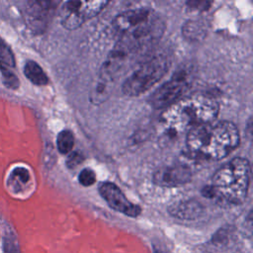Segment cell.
Segmentation results:
<instances>
[{
	"label": "cell",
	"mask_w": 253,
	"mask_h": 253,
	"mask_svg": "<svg viewBox=\"0 0 253 253\" xmlns=\"http://www.w3.org/2000/svg\"><path fill=\"white\" fill-rule=\"evenodd\" d=\"M165 25L152 10L138 8L119 14L112 23L117 43L136 57L162 36Z\"/></svg>",
	"instance_id": "cell-1"
},
{
	"label": "cell",
	"mask_w": 253,
	"mask_h": 253,
	"mask_svg": "<svg viewBox=\"0 0 253 253\" xmlns=\"http://www.w3.org/2000/svg\"><path fill=\"white\" fill-rule=\"evenodd\" d=\"M240 141L237 126L228 121H211L190 131L186 137L188 149L206 159L219 160L235 149Z\"/></svg>",
	"instance_id": "cell-2"
},
{
	"label": "cell",
	"mask_w": 253,
	"mask_h": 253,
	"mask_svg": "<svg viewBox=\"0 0 253 253\" xmlns=\"http://www.w3.org/2000/svg\"><path fill=\"white\" fill-rule=\"evenodd\" d=\"M250 181V164L247 159L236 157L216 170L211 184L203 195L220 205L237 206L244 202Z\"/></svg>",
	"instance_id": "cell-3"
},
{
	"label": "cell",
	"mask_w": 253,
	"mask_h": 253,
	"mask_svg": "<svg viewBox=\"0 0 253 253\" xmlns=\"http://www.w3.org/2000/svg\"><path fill=\"white\" fill-rule=\"evenodd\" d=\"M217 102L209 96L194 95L178 100L161 116V124L171 131L182 132L214 121L218 115Z\"/></svg>",
	"instance_id": "cell-4"
},
{
	"label": "cell",
	"mask_w": 253,
	"mask_h": 253,
	"mask_svg": "<svg viewBox=\"0 0 253 253\" xmlns=\"http://www.w3.org/2000/svg\"><path fill=\"white\" fill-rule=\"evenodd\" d=\"M170 60L165 53H157L139 64L123 83V92L127 96H138L149 90L167 72Z\"/></svg>",
	"instance_id": "cell-5"
},
{
	"label": "cell",
	"mask_w": 253,
	"mask_h": 253,
	"mask_svg": "<svg viewBox=\"0 0 253 253\" xmlns=\"http://www.w3.org/2000/svg\"><path fill=\"white\" fill-rule=\"evenodd\" d=\"M108 1H67L59 8V20L67 30H75L100 13Z\"/></svg>",
	"instance_id": "cell-6"
},
{
	"label": "cell",
	"mask_w": 253,
	"mask_h": 253,
	"mask_svg": "<svg viewBox=\"0 0 253 253\" xmlns=\"http://www.w3.org/2000/svg\"><path fill=\"white\" fill-rule=\"evenodd\" d=\"M191 83V72L179 69L163 85H161L149 98V104L154 109L168 108L188 90Z\"/></svg>",
	"instance_id": "cell-7"
},
{
	"label": "cell",
	"mask_w": 253,
	"mask_h": 253,
	"mask_svg": "<svg viewBox=\"0 0 253 253\" xmlns=\"http://www.w3.org/2000/svg\"><path fill=\"white\" fill-rule=\"evenodd\" d=\"M99 193L107 204L115 211L127 216L136 217L140 214L141 209L130 203L121 189L112 182H104L99 186Z\"/></svg>",
	"instance_id": "cell-8"
},
{
	"label": "cell",
	"mask_w": 253,
	"mask_h": 253,
	"mask_svg": "<svg viewBox=\"0 0 253 253\" xmlns=\"http://www.w3.org/2000/svg\"><path fill=\"white\" fill-rule=\"evenodd\" d=\"M192 172L190 168L183 164L166 166L154 173L153 181L162 187H178L191 180Z\"/></svg>",
	"instance_id": "cell-9"
},
{
	"label": "cell",
	"mask_w": 253,
	"mask_h": 253,
	"mask_svg": "<svg viewBox=\"0 0 253 253\" xmlns=\"http://www.w3.org/2000/svg\"><path fill=\"white\" fill-rule=\"evenodd\" d=\"M54 2H29L27 18L29 24L35 30H43L55 7Z\"/></svg>",
	"instance_id": "cell-10"
},
{
	"label": "cell",
	"mask_w": 253,
	"mask_h": 253,
	"mask_svg": "<svg viewBox=\"0 0 253 253\" xmlns=\"http://www.w3.org/2000/svg\"><path fill=\"white\" fill-rule=\"evenodd\" d=\"M203 211L202 206L196 201L181 202L177 205H173L169 209V212L179 218L193 219L197 218Z\"/></svg>",
	"instance_id": "cell-11"
},
{
	"label": "cell",
	"mask_w": 253,
	"mask_h": 253,
	"mask_svg": "<svg viewBox=\"0 0 253 253\" xmlns=\"http://www.w3.org/2000/svg\"><path fill=\"white\" fill-rule=\"evenodd\" d=\"M31 183V174L25 167L14 168L7 180L8 188L13 193H20L28 188Z\"/></svg>",
	"instance_id": "cell-12"
},
{
	"label": "cell",
	"mask_w": 253,
	"mask_h": 253,
	"mask_svg": "<svg viewBox=\"0 0 253 253\" xmlns=\"http://www.w3.org/2000/svg\"><path fill=\"white\" fill-rule=\"evenodd\" d=\"M24 73L26 77L36 85L42 86L47 84L48 82V78L46 74L36 61H33V60L27 61L24 67Z\"/></svg>",
	"instance_id": "cell-13"
},
{
	"label": "cell",
	"mask_w": 253,
	"mask_h": 253,
	"mask_svg": "<svg viewBox=\"0 0 253 253\" xmlns=\"http://www.w3.org/2000/svg\"><path fill=\"white\" fill-rule=\"evenodd\" d=\"M205 24L198 21H189L183 27V35L190 41H198L205 36Z\"/></svg>",
	"instance_id": "cell-14"
},
{
	"label": "cell",
	"mask_w": 253,
	"mask_h": 253,
	"mask_svg": "<svg viewBox=\"0 0 253 253\" xmlns=\"http://www.w3.org/2000/svg\"><path fill=\"white\" fill-rule=\"evenodd\" d=\"M73 145H74V137L72 132L67 129L61 130L58 133L57 139H56V146L58 151L62 154L69 153L72 150Z\"/></svg>",
	"instance_id": "cell-15"
},
{
	"label": "cell",
	"mask_w": 253,
	"mask_h": 253,
	"mask_svg": "<svg viewBox=\"0 0 253 253\" xmlns=\"http://www.w3.org/2000/svg\"><path fill=\"white\" fill-rule=\"evenodd\" d=\"M0 58L9 66H15V58L9 46L0 38Z\"/></svg>",
	"instance_id": "cell-16"
},
{
	"label": "cell",
	"mask_w": 253,
	"mask_h": 253,
	"mask_svg": "<svg viewBox=\"0 0 253 253\" xmlns=\"http://www.w3.org/2000/svg\"><path fill=\"white\" fill-rule=\"evenodd\" d=\"M78 181L82 186H85V187L93 185L96 181V176L94 171L89 168H84L79 173Z\"/></svg>",
	"instance_id": "cell-17"
},
{
	"label": "cell",
	"mask_w": 253,
	"mask_h": 253,
	"mask_svg": "<svg viewBox=\"0 0 253 253\" xmlns=\"http://www.w3.org/2000/svg\"><path fill=\"white\" fill-rule=\"evenodd\" d=\"M2 75H3V83L11 89H16L19 86V80L17 76L12 73L11 71L7 70L5 67L2 69Z\"/></svg>",
	"instance_id": "cell-18"
},
{
	"label": "cell",
	"mask_w": 253,
	"mask_h": 253,
	"mask_svg": "<svg viewBox=\"0 0 253 253\" xmlns=\"http://www.w3.org/2000/svg\"><path fill=\"white\" fill-rule=\"evenodd\" d=\"M83 160H84V156L80 152L74 151V152H71V154L68 156L66 164L68 168H75L79 164H81Z\"/></svg>",
	"instance_id": "cell-19"
},
{
	"label": "cell",
	"mask_w": 253,
	"mask_h": 253,
	"mask_svg": "<svg viewBox=\"0 0 253 253\" xmlns=\"http://www.w3.org/2000/svg\"><path fill=\"white\" fill-rule=\"evenodd\" d=\"M3 68H4V66H3V65H2V62H0V69H1V70H2V69H3Z\"/></svg>",
	"instance_id": "cell-20"
}]
</instances>
